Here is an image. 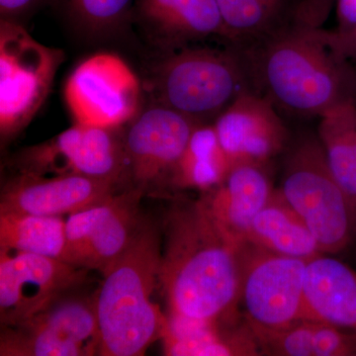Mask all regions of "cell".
I'll return each instance as SVG.
<instances>
[{"label":"cell","mask_w":356,"mask_h":356,"mask_svg":"<svg viewBox=\"0 0 356 356\" xmlns=\"http://www.w3.org/2000/svg\"><path fill=\"white\" fill-rule=\"evenodd\" d=\"M245 242L273 254L306 261L323 254L305 222L292 209L278 188L255 216Z\"/></svg>","instance_id":"7402d4cb"},{"label":"cell","mask_w":356,"mask_h":356,"mask_svg":"<svg viewBox=\"0 0 356 356\" xmlns=\"http://www.w3.org/2000/svg\"><path fill=\"white\" fill-rule=\"evenodd\" d=\"M254 90L282 115L320 118L356 98V67L334 30L293 22L248 51Z\"/></svg>","instance_id":"7a4b0ae2"},{"label":"cell","mask_w":356,"mask_h":356,"mask_svg":"<svg viewBox=\"0 0 356 356\" xmlns=\"http://www.w3.org/2000/svg\"><path fill=\"white\" fill-rule=\"evenodd\" d=\"M65 51L36 41L19 21L0 20V139L17 138L38 113Z\"/></svg>","instance_id":"8992f818"},{"label":"cell","mask_w":356,"mask_h":356,"mask_svg":"<svg viewBox=\"0 0 356 356\" xmlns=\"http://www.w3.org/2000/svg\"><path fill=\"white\" fill-rule=\"evenodd\" d=\"M142 192L126 188L67 215L65 261L102 274L128 248L145 217Z\"/></svg>","instance_id":"7c38bea8"},{"label":"cell","mask_w":356,"mask_h":356,"mask_svg":"<svg viewBox=\"0 0 356 356\" xmlns=\"http://www.w3.org/2000/svg\"><path fill=\"white\" fill-rule=\"evenodd\" d=\"M0 248L65 261V221L63 216L0 213Z\"/></svg>","instance_id":"d4e9b609"},{"label":"cell","mask_w":356,"mask_h":356,"mask_svg":"<svg viewBox=\"0 0 356 356\" xmlns=\"http://www.w3.org/2000/svg\"><path fill=\"white\" fill-rule=\"evenodd\" d=\"M247 322L261 355H356V334L327 323L300 318L284 327L268 329Z\"/></svg>","instance_id":"d6986e66"},{"label":"cell","mask_w":356,"mask_h":356,"mask_svg":"<svg viewBox=\"0 0 356 356\" xmlns=\"http://www.w3.org/2000/svg\"><path fill=\"white\" fill-rule=\"evenodd\" d=\"M132 18L159 53L224 38L216 0H135Z\"/></svg>","instance_id":"2e32d148"},{"label":"cell","mask_w":356,"mask_h":356,"mask_svg":"<svg viewBox=\"0 0 356 356\" xmlns=\"http://www.w3.org/2000/svg\"><path fill=\"white\" fill-rule=\"evenodd\" d=\"M336 34V33H334ZM337 36V35H336ZM341 50L346 54L348 60L356 67V29L343 37H337Z\"/></svg>","instance_id":"f546056e"},{"label":"cell","mask_w":356,"mask_h":356,"mask_svg":"<svg viewBox=\"0 0 356 356\" xmlns=\"http://www.w3.org/2000/svg\"><path fill=\"white\" fill-rule=\"evenodd\" d=\"M220 144L232 165H270L286 153L291 134L282 114L257 91L243 93L214 121Z\"/></svg>","instance_id":"5bb4252c"},{"label":"cell","mask_w":356,"mask_h":356,"mask_svg":"<svg viewBox=\"0 0 356 356\" xmlns=\"http://www.w3.org/2000/svg\"><path fill=\"white\" fill-rule=\"evenodd\" d=\"M79 288L60 295L31 317L1 325V356L99 355L100 337L95 293Z\"/></svg>","instance_id":"52a82bcc"},{"label":"cell","mask_w":356,"mask_h":356,"mask_svg":"<svg viewBox=\"0 0 356 356\" xmlns=\"http://www.w3.org/2000/svg\"><path fill=\"white\" fill-rule=\"evenodd\" d=\"M307 262L243 243L238 305L245 320L275 329L305 318Z\"/></svg>","instance_id":"30bf717a"},{"label":"cell","mask_w":356,"mask_h":356,"mask_svg":"<svg viewBox=\"0 0 356 356\" xmlns=\"http://www.w3.org/2000/svg\"><path fill=\"white\" fill-rule=\"evenodd\" d=\"M337 27L334 32L337 37H343L356 29V0H336Z\"/></svg>","instance_id":"83f0119b"},{"label":"cell","mask_w":356,"mask_h":356,"mask_svg":"<svg viewBox=\"0 0 356 356\" xmlns=\"http://www.w3.org/2000/svg\"><path fill=\"white\" fill-rule=\"evenodd\" d=\"M232 168L213 123L197 124L175 166L170 191L205 193L221 184Z\"/></svg>","instance_id":"603a6c76"},{"label":"cell","mask_w":356,"mask_h":356,"mask_svg":"<svg viewBox=\"0 0 356 356\" xmlns=\"http://www.w3.org/2000/svg\"><path fill=\"white\" fill-rule=\"evenodd\" d=\"M88 269L43 255L0 248V324L22 322L81 287Z\"/></svg>","instance_id":"4fadbf2b"},{"label":"cell","mask_w":356,"mask_h":356,"mask_svg":"<svg viewBox=\"0 0 356 356\" xmlns=\"http://www.w3.org/2000/svg\"><path fill=\"white\" fill-rule=\"evenodd\" d=\"M135 0H65L70 17L86 31H114L132 18Z\"/></svg>","instance_id":"484cf974"},{"label":"cell","mask_w":356,"mask_h":356,"mask_svg":"<svg viewBox=\"0 0 356 356\" xmlns=\"http://www.w3.org/2000/svg\"><path fill=\"white\" fill-rule=\"evenodd\" d=\"M123 128H100L74 123L55 137L14 153L7 161L11 173L81 175L125 182Z\"/></svg>","instance_id":"ba28073f"},{"label":"cell","mask_w":356,"mask_h":356,"mask_svg":"<svg viewBox=\"0 0 356 356\" xmlns=\"http://www.w3.org/2000/svg\"><path fill=\"white\" fill-rule=\"evenodd\" d=\"M159 287L166 317L214 324L236 320L241 247L215 221L202 200L179 201L165 221Z\"/></svg>","instance_id":"6da1fadb"},{"label":"cell","mask_w":356,"mask_h":356,"mask_svg":"<svg viewBox=\"0 0 356 356\" xmlns=\"http://www.w3.org/2000/svg\"><path fill=\"white\" fill-rule=\"evenodd\" d=\"M355 102V105H356V98H355V102Z\"/></svg>","instance_id":"4dcf8cb0"},{"label":"cell","mask_w":356,"mask_h":356,"mask_svg":"<svg viewBox=\"0 0 356 356\" xmlns=\"http://www.w3.org/2000/svg\"><path fill=\"white\" fill-rule=\"evenodd\" d=\"M122 185L81 175L11 173L2 184L0 213L64 216L100 202Z\"/></svg>","instance_id":"9a60e30c"},{"label":"cell","mask_w":356,"mask_h":356,"mask_svg":"<svg viewBox=\"0 0 356 356\" xmlns=\"http://www.w3.org/2000/svg\"><path fill=\"white\" fill-rule=\"evenodd\" d=\"M334 2L336 0H301L294 21L309 27H324Z\"/></svg>","instance_id":"4316f807"},{"label":"cell","mask_w":356,"mask_h":356,"mask_svg":"<svg viewBox=\"0 0 356 356\" xmlns=\"http://www.w3.org/2000/svg\"><path fill=\"white\" fill-rule=\"evenodd\" d=\"M278 191L302 218L323 254H337L356 236V205L337 184L317 134L290 143Z\"/></svg>","instance_id":"5b68a950"},{"label":"cell","mask_w":356,"mask_h":356,"mask_svg":"<svg viewBox=\"0 0 356 356\" xmlns=\"http://www.w3.org/2000/svg\"><path fill=\"white\" fill-rule=\"evenodd\" d=\"M274 191L269 165L238 163L221 184L202 193L200 199L219 226L243 245L250 225Z\"/></svg>","instance_id":"e0dca14e"},{"label":"cell","mask_w":356,"mask_h":356,"mask_svg":"<svg viewBox=\"0 0 356 356\" xmlns=\"http://www.w3.org/2000/svg\"><path fill=\"white\" fill-rule=\"evenodd\" d=\"M145 84L149 102L198 124L214 123L238 96L254 90L245 54L226 44L159 53Z\"/></svg>","instance_id":"277c9868"},{"label":"cell","mask_w":356,"mask_h":356,"mask_svg":"<svg viewBox=\"0 0 356 356\" xmlns=\"http://www.w3.org/2000/svg\"><path fill=\"white\" fill-rule=\"evenodd\" d=\"M198 123L149 102L124 130L126 187L144 196L165 194L180 156Z\"/></svg>","instance_id":"8fae6325"},{"label":"cell","mask_w":356,"mask_h":356,"mask_svg":"<svg viewBox=\"0 0 356 356\" xmlns=\"http://www.w3.org/2000/svg\"><path fill=\"white\" fill-rule=\"evenodd\" d=\"M305 318L356 334V273L321 254L307 262Z\"/></svg>","instance_id":"ac0fdd59"},{"label":"cell","mask_w":356,"mask_h":356,"mask_svg":"<svg viewBox=\"0 0 356 356\" xmlns=\"http://www.w3.org/2000/svg\"><path fill=\"white\" fill-rule=\"evenodd\" d=\"M65 100L74 123L123 128L143 109L144 86L130 65L110 53L83 60L70 74Z\"/></svg>","instance_id":"9c48e42d"},{"label":"cell","mask_w":356,"mask_h":356,"mask_svg":"<svg viewBox=\"0 0 356 356\" xmlns=\"http://www.w3.org/2000/svg\"><path fill=\"white\" fill-rule=\"evenodd\" d=\"M159 227L144 218L132 242L105 271L95 292L99 355L140 356L159 341L168 317L153 301L159 286Z\"/></svg>","instance_id":"3957f363"},{"label":"cell","mask_w":356,"mask_h":356,"mask_svg":"<svg viewBox=\"0 0 356 356\" xmlns=\"http://www.w3.org/2000/svg\"><path fill=\"white\" fill-rule=\"evenodd\" d=\"M301 0H216L224 44L248 51L294 22Z\"/></svg>","instance_id":"44dd1931"},{"label":"cell","mask_w":356,"mask_h":356,"mask_svg":"<svg viewBox=\"0 0 356 356\" xmlns=\"http://www.w3.org/2000/svg\"><path fill=\"white\" fill-rule=\"evenodd\" d=\"M317 136L334 179L356 205L355 103H341L323 114Z\"/></svg>","instance_id":"cb8c5ba5"},{"label":"cell","mask_w":356,"mask_h":356,"mask_svg":"<svg viewBox=\"0 0 356 356\" xmlns=\"http://www.w3.org/2000/svg\"><path fill=\"white\" fill-rule=\"evenodd\" d=\"M161 341L168 356L261 355L247 321L236 325V321L203 324L168 318Z\"/></svg>","instance_id":"ffe728a7"},{"label":"cell","mask_w":356,"mask_h":356,"mask_svg":"<svg viewBox=\"0 0 356 356\" xmlns=\"http://www.w3.org/2000/svg\"><path fill=\"white\" fill-rule=\"evenodd\" d=\"M46 0H0V15L2 19L19 21L44 3Z\"/></svg>","instance_id":"f1b7e54d"}]
</instances>
